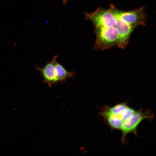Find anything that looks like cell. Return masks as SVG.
Returning a JSON list of instances; mask_svg holds the SVG:
<instances>
[{
  "label": "cell",
  "instance_id": "5",
  "mask_svg": "<svg viewBox=\"0 0 156 156\" xmlns=\"http://www.w3.org/2000/svg\"><path fill=\"white\" fill-rule=\"evenodd\" d=\"M110 8L116 18L115 27L118 33V38L117 46L122 49H125L127 46L130 37L135 29L120 18L115 12L114 6L111 4Z\"/></svg>",
  "mask_w": 156,
  "mask_h": 156
},
{
  "label": "cell",
  "instance_id": "1",
  "mask_svg": "<svg viewBox=\"0 0 156 156\" xmlns=\"http://www.w3.org/2000/svg\"><path fill=\"white\" fill-rule=\"evenodd\" d=\"M96 39L94 47L95 51L103 50L117 46L118 36L115 27H95Z\"/></svg>",
  "mask_w": 156,
  "mask_h": 156
},
{
  "label": "cell",
  "instance_id": "3",
  "mask_svg": "<svg viewBox=\"0 0 156 156\" xmlns=\"http://www.w3.org/2000/svg\"><path fill=\"white\" fill-rule=\"evenodd\" d=\"M153 114L148 110L144 112L136 111L131 116L124 121L121 130L122 135L121 140L124 142L127 135L130 133L136 134V130L139 124L143 120L152 119Z\"/></svg>",
  "mask_w": 156,
  "mask_h": 156
},
{
  "label": "cell",
  "instance_id": "9",
  "mask_svg": "<svg viewBox=\"0 0 156 156\" xmlns=\"http://www.w3.org/2000/svg\"><path fill=\"white\" fill-rule=\"evenodd\" d=\"M69 0H63V3H65Z\"/></svg>",
  "mask_w": 156,
  "mask_h": 156
},
{
  "label": "cell",
  "instance_id": "4",
  "mask_svg": "<svg viewBox=\"0 0 156 156\" xmlns=\"http://www.w3.org/2000/svg\"><path fill=\"white\" fill-rule=\"evenodd\" d=\"M114 10L120 18L135 28L140 25H144L147 19V15L143 7L124 11L119 10L114 6Z\"/></svg>",
  "mask_w": 156,
  "mask_h": 156
},
{
  "label": "cell",
  "instance_id": "6",
  "mask_svg": "<svg viewBox=\"0 0 156 156\" xmlns=\"http://www.w3.org/2000/svg\"><path fill=\"white\" fill-rule=\"evenodd\" d=\"M57 57V55H55L52 60L47 62L43 67H35L42 77L44 83L50 88L58 83L54 66L55 61Z\"/></svg>",
  "mask_w": 156,
  "mask_h": 156
},
{
  "label": "cell",
  "instance_id": "7",
  "mask_svg": "<svg viewBox=\"0 0 156 156\" xmlns=\"http://www.w3.org/2000/svg\"><path fill=\"white\" fill-rule=\"evenodd\" d=\"M99 112L111 128L121 130L122 121L117 116L109 110L107 106L102 107L100 109Z\"/></svg>",
  "mask_w": 156,
  "mask_h": 156
},
{
  "label": "cell",
  "instance_id": "2",
  "mask_svg": "<svg viewBox=\"0 0 156 156\" xmlns=\"http://www.w3.org/2000/svg\"><path fill=\"white\" fill-rule=\"evenodd\" d=\"M85 16L95 27H115L116 25V18L110 8L105 9L99 7L93 12L86 13Z\"/></svg>",
  "mask_w": 156,
  "mask_h": 156
},
{
  "label": "cell",
  "instance_id": "8",
  "mask_svg": "<svg viewBox=\"0 0 156 156\" xmlns=\"http://www.w3.org/2000/svg\"><path fill=\"white\" fill-rule=\"evenodd\" d=\"M54 66L58 83H62L67 79L74 77L75 73L67 70L56 60L55 61Z\"/></svg>",
  "mask_w": 156,
  "mask_h": 156
}]
</instances>
